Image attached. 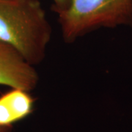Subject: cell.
<instances>
[{"label": "cell", "instance_id": "cell-6", "mask_svg": "<svg viewBox=\"0 0 132 132\" xmlns=\"http://www.w3.org/2000/svg\"><path fill=\"white\" fill-rule=\"evenodd\" d=\"M13 126H0V132H12Z\"/></svg>", "mask_w": 132, "mask_h": 132}, {"label": "cell", "instance_id": "cell-3", "mask_svg": "<svg viewBox=\"0 0 132 132\" xmlns=\"http://www.w3.org/2000/svg\"><path fill=\"white\" fill-rule=\"evenodd\" d=\"M39 75L14 48L0 41V85L30 92L38 85Z\"/></svg>", "mask_w": 132, "mask_h": 132}, {"label": "cell", "instance_id": "cell-5", "mask_svg": "<svg viewBox=\"0 0 132 132\" xmlns=\"http://www.w3.org/2000/svg\"><path fill=\"white\" fill-rule=\"evenodd\" d=\"M73 0H52V10L57 15L69 9Z\"/></svg>", "mask_w": 132, "mask_h": 132}, {"label": "cell", "instance_id": "cell-1", "mask_svg": "<svg viewBox=\"0 0 132 132\" xmlns=\"http://www.w3.org/2000/svg\"><path fill=\"white\" fill-rule=\"evenodd\" d=\"M52 36V25L39 0H0V41L30 65L45 60Z\"/></svg>", "mask_w": 132, "mask_h": 132}, {"label": "cell", "instance_id": "cell-4", "mask_svg": "<svg viewBox=\"0 0 132 132\" xmlns=\"http://www.w3.org/2000/svg\"><path fill=\"white\" fill-rule=\"evenodd\" d=\"M35 99L29 92L17 88L0 95V126H10L33 112Z\"/></svg>", "mask_w": 132, "mask_h": 132}, {"label": "cell", "instance_id": "cell-2", "mask_svg": "<svg viewBox=\"0 0 132 132\" xmlns=\"http://www.w3.org/2000/svg\"><path fill=\"white\" fill-rule=\"evenodd\" d=\"M62 38L73 43L100 28L132 26V0H73L69 9L58 15Z\"/></svg>", "mask_w": 132, "mask_h": 132}]
</instances>
